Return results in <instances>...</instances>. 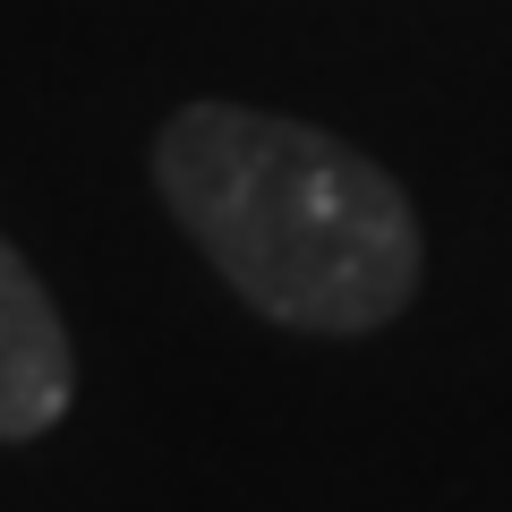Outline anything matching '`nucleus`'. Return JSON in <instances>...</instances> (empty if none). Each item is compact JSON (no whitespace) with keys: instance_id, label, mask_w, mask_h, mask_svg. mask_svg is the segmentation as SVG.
<instances>
[{"instance_id":"obj_1","label":"nucleus","mask_w":512,"mask_h":512,"mask_svg":"<svg viewBox=\"0 0 512 512\" xmlns=\"http://www.w3.org/2000/svg\"><path fill=\"white\" fill-rule=\"evenodd\" d=\"M163 205L256 316L299 333H376L427 265L419 214L376 154L248 103H188L154 137Z\"/></svg>"},{"instance_id":"obj_2","label":"nucleus","mask_w":512,"mask_h":512,"mask_svg":"<svg viewBox=\"0 0 512 512\" xmlns=\"http://www.w3.org/2000/svg\"><path fill=\"white\" fill-rule=\"evenodd\" d=\"M69 384H77V359H69V333H60V308L26 274V256L0 239V444L43 436L69 410Z\"/></svg>"}]
</instances>
